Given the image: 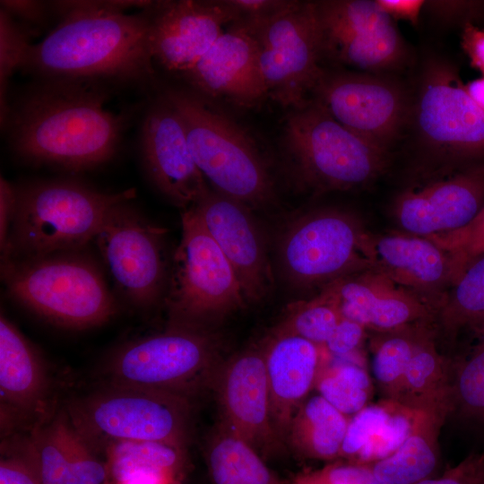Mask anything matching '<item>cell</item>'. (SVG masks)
Masks as SVG:
<instances>
[{
  "label": "cell",
  "mask_w": 484,
  "mask_h": 484,
  "mask_svg": "<svg viewBox=\"0 0 484 484\" xmlns=\"http://www.w3.org/2000/svg\"><path fill=\"white\" fill-rule=\"evenodd\" d=\"M102 455L112 484L140 473L159 474L181 484L188 466L187 448L163 442H117Z\"/></svg>",
  "instance_id": "4dcf8cb0"
},
{
  "label": "cell",
  "mask_w": 484,
  "mask_h": 484,
  "mask_svg": "<svg viewBox=\"0 0 484 484\" xmlns=\"http://www.w3.org/2000/svg\"><path fill=\"white\" fill-rule=\"evenodd\" d=\"M17 187L4 177L0 178V245L3 252L6 246L10 229L14 218Z\"/></svg>",
  "instance_id": "bcb514c9"
},
{
  "label": "cell",
  "mask_w": 484,
  "mask_h": 484,
  "mask_svg": "<svg viewBox=\"0 0 484 484\" xmlns=\"http://www.w3.org/2000/svg\"><path fill=\"white\" fill-rule=\"evenodd\" d=\"M395 75L325 69L310 99L389 154L403 138L411 107V87Z\"/></svg>",
  "instance_id": "7c38bea8"
},
{
  "label": "cell",
  "mask_w": 484,
  "mask_h": 484,
  "mask_svg": "<svg viewBox=\"0 0 484 484\" xmlns=\"http://www.w3.org/2000/svg\"><path fill=\"white\" fill-rule=\"evenodd\" d=\"M212 484H288L245 439L220 421L205 445Z\"/></svg>",
  "instance_id": "f546056e"
},
{
  "label": "cell",
  "mask_w": 484,
  "mask_h": 484,
  "mask_svg": "<svg viewBox=\"0 0 484 484\" xmlns=\"http://www.w3.org/2000/svg\"><path fill=\"white\" fill-rule=\"evenodd\" d=\"M34 30L0 10V110L1 125H6L10 104L8 85L13 73L22 68L32 46Z\"/></svg>",
  "instance_id": "d590c367"
},
{
  "label": "cell",
  "mask_w": 484,
  "mask_h": 484,
  "mask_svg": "<svg viewBox=\"0 0 484 484\" xmlns=\"http://www.w3.org/2000/svg\"><path fill=\"white\" fill-rule=\"evenodd\" d=\"M404 136L418 157L413 178L484 164V112L442 56L430 55L419 67Z\"/></svg>",
  "instance_id": "3957f363"
},
{
  "label": "cell",
  "mask_w": 484,
  "mask_h": 484,
  "mask_svg": "<svg viewBox=\"0 0 484 484\" xmlns=\"http://www.w3.org/2000/svg\"><path fill=\"white\" fill-rule=\"evenodd\" d=\"M315 5L324 57L373 73L396 74L408 65L407 43L376 0H327Z\"/></svg>",
  "instance_id": "5bb4252c"
},
{
  "label": "cell",
  "mask_w": 484,
  "mask_h": 484,
  "mask_svg": "<svg viewBox=\"0 0 484 484\" xmlns=\"http://www.w3.org/2000/svg\"><path fill=\"white\" fill-rule=\"evenodd\" d=\"M134 194L133 188L108 193L74 180H45L17 187L2 262L81 250L95 239L112 209Z\"/></svg>",
  "instance_id": "277c9868"
},
{
  "label": "cell",
  "mask_w": 484,
  "mask_h": 484,
  "mask_svg": "<svg viewBox=\"0 0 484 484\" xmlns=\"http://www.w3.org/2000/svg\"><path fill=\"white\" fill-rule=\"evenodd\" d=\"M315 389L334 408L351 417L367 405L372 382L360 365L327 361L318 375Z\"/></svg>",
  "instance_id": "d6a6232c"
},
{
  "label": "cell",
  "mask_w": 484,
  "mask_h": 484,
  "mask_svg": "<svg viewBox=\"0 0 484 484\" xmlns=\"http://www.w3.org/2000/svg\"><path fill=\"white\" fill-rule=\"evenodd\" d=\"M0 407L2 437L30 433L51 419L58 409L45 359L3 314Z\"/></svg>",
  "instance_id": "e0dca14e"
},
{
  "label": "cell",
  "mask_w": 484,
  "mask_h": 484,
  "mask_svg": "<svg viewBox=\"0 0 484 484\" xmlns=\"http://www.w3.org/2000/svg\"><path fill=\"white\" fill-rule=\"evenodd\" d=\"M393 400L386 399L367 404L350 417L340 459L361 463L372 443L378 436L393 406Z\"/></svg>",
  "instance_id": "74e56055"
},
{
  "label": "cell",
  "mask_w": 484,
  "mask_h": 484,
  "mask_svg": "<svg viewBox=\"0 0 484 484\" xmlns=\"http://www.w3.org/2000/svg\"><path fill=\"white\" fill-rule=\"evenodd\" d=\"M140 143L149 178L174 204L186 210L210 189L193 158L178 113L161 93L143 115Z\"/></svg>",
  "instance_id": "ffe728a7"
},
{
  "label": "cell",
  "mask_w": 484,
  "mask_h": 484,
  "mask_svg": "<svg viewBox=\"0 0 484 484\" xmlns=\"http://www.w3.org/2000/svg\"><path fill=\"white\" fill-rule=\"evenodd\" d=\"M239 21L255 39L268 97L290 110L309 101L325 70L315 2L292 1L268 18Z\"/></svg>",
  "instance_id": "8fae6325"
},
{
  "label": "cell",
  "mask_w": 484,
  "mask_h": 484,
  "mask_svg": "<svg viewBox=\"0 0 484 484\" xmlns=\"http://www.w3.org/2000/svg\"><path fill=\"white\" fill-rule=\"evenodd\" d=\"M182 77L194 92L238 107H254L268 97L255 39L241 21L230 25Z\"/></svg>",
  "instance_id": "603a6c76"
},
{
  "label": "cell",
  "mask_w": 484,
  "mask_h": 484,
  "mask_svg": "<svg viewBox=\"0 0 484 484\" xmlns=\"http://www.w3.org/2000/svg\"><path fill=\"white\" fill-rule=\"evenodd\" d=\"M290 111L282 141L304 186L317 192L359 189L386 169L389 154L340 124L316 101Z\"/></svg>",
  "instance_id": "9c48e42d"
},
{
  "label": "cell",
  "mask_w": 484,
  "mask_h": 484,
  "mask_svg": "<svg viewBox=\"0 0 484 484\" xmlns=\"http://www.w3.org/2000/svg\"><path fill=\"white\" fill-rule=\"evenodd\" d=\"M2 439L0 484H42L27 434H15Z\"/></svg>",
  "instance_id": "ab89813d"
},
{
  "label": "cell",
  "mask_w": 484,
  "mask_h": 484,
  "mask_svg": "<svg viewBox=\"0 0 484 484\" xmlns=\"http://www.w3.org/2000/svg\"><path fill=\"white\" fill-rule=\"evenodd\" d=\"M230 2L238 12L239 20L259 21L276 14L289 6L292 1L230 0Z\"/></svg>",
  "instance_id": "f6af8a7d"
},
{
  "label": "cell",
  "mask_w": 484,
  "mask_h": 484,
  "mask_svg": "<svg viewBox=\"0 0 484 484\" xmlns=\"http://www.w3.org/2000/svg\"><path fill=\"white\" fill-rule=\"evenodd\" d=\"M349 419L318 393L308 396L290 422L286 445L305 460H338Z\"/></svg>",
  "instance_id": "83f0119b"
},
{
  "label": "cell",
  "mask_w": 484,
  "mask_h": 484,
  "mask_svg": "<svg viewBox=\"0 0 484 484\" xmlns=\"http://www.w3.org/2000/svg\"><path fill=\"white\" fill-rule=\"evenodd\" d=\"M1 9L34 30L45 22L51 11L49 2L35 0H2Z\"/></svg>",
  "instance_id": "ee69618b"
},
{
  "label": "cell",
  "mask_w": 484,
  "mask_h": 484,
  "mask_svg": "<svg viewBox=\"0 0 484 484\" xmlns=\"http://www.w3.org/2000/svg\"><path fill=\"white\" fill-rule=\"evenodd\" d=\"M341 317L377 333L431 323L435 311L414 293L381 272L368 269L323 286Z\"/></svg>",
  "instance_id": "cb8c5ba5"
},
{
  "label": "cell",
  "mask_w": 484,
  "mask_h": 484,
  "mask_svg": "<svg viewBox=\"0 0 484 484\" xmlns=\"http://www.w3.org/2000/svg\"><path fill=\"white\" fill-rule=\"evenodd\" d=\"M212 330L167 325L117 347L99 369V383L172 393L193 400L212 389L222 364Z\"/></svg>",
  "instance_id": "ba28073f"
},
{
  "label": "cell",
  "mask_w": 484,
  "mask_h": 484,
  "mask_svg": "<svg viewBox=\"0 0 484 484\" xmlns=\"http://www.w3.org/2000/svg\"><path fill=\"white\" fill-rule=\"evenodd\" d=\"M464 329L478 341H484V313L471 320Z\"/></svg>",
  "instance_id": "816d5d0a"
},
{
  "label": "cell",
  "mask_w": 484,
  "mask_h": 484,
  "mask_svg": "<svg viewBox=\"0 0 484 484\" xmlns=\"http://www.w3.org/2000/svg\"><path fill=\"white\" fill-rule=\"evenodd\" d=\"M212 389L221 423L248 442L264 459L284 451L286 445L272 419L262 347H250L223 361Z\"/></svg>",
  "instance_id": "d6986e66"
},
{
  "label": "cell",
  "mask_w": 484,
  "mask_h": 484,
  "mask_svg": "<svg viewBox=\"0 0 484 484\" xmlns=\"http://www.w3.org/2000/svg\"><path fill=\"white\" fill-rule=\"evenodd\" d=\"M426 238L437 244L451 257L455 283L466 267L484 254V207L465 227Z\"/></svg>",
  "instance_id": "f35d334b"
},
{
  "label": "cell",
  "mask_w": 484,
  "mask_h": 484,
  "mask_svg": "<svg viewBox=\"0 0 484 484\" xmlns=\"http://www.w3.org/2000/svg\"><path fill=\"white\" fill-rule=\"evenodd\" d=\"M193 206L233 267L247 303L261 301L270 292L273 278L250 208L212 188Z\"/></svg>",
  "instance_id": "44dd1931"
},
{
  "label": "cell",
  "mask_w": 484,
  "mask_h": 484,
  "mask_svg": "<svg viewBox=\"0 0 484 484\" xmlns=\"http://www.w3.org/2000/svg\"><path fill=\"white\" fill-rule=\"evenodd\" d=\"M451 384V374L436 350L429 327L418 342L395 401L446 417L453 410Z\"/></svg>",
  "instance_id": "f1b7e54d"
},
{
  "label": "cell",
  "mask_w": 484,
  "mask_h": 484,
  "mask_svg": "<svg viewBox=\"0 0 484 484\" xmlns=\"http://www.w3.org/2000/svg\"><path fill=\"white\" fill-rule=\"evenodd\" d=\"M161 94L178 113L193 158L215 191L250 209L272 202L268 169L240 125L191 89L166 87Z\"/></svg>",
  "instance_id": "5b68a950"
},
{
  "label": "cell",
  "mask_w": 484,
  "mask_h": 484,
  "mask_svg": "<svg viewBox=\"0 0 484 484\" xmlns=\"http://www.w3.org/2000/svg\"><path fill=\"white\" fill-rule=\"evenodd\" d=\"M453 410L464 417L484 419V341L473 347L452 376Z\"/></svg>",
  "instance_id": "8d00e7d4"
},
{
  "label": "cell",
  "mask_w": 484,
  "mask_h": 484,
  "mask_svg": "<svg viewBox=\"0 0 484 484\" xmlns=\"http://www.w3.org/2000/svg\"><path fill=\"white\" fill-rule=\"evenodd\" d=\"M391 207L402 232L431 237L460 229L484 207V164L413 178Z\"/></svg>",
  "instance_id": "2e32d148"
},
{
  "label": "cell",
  "mask_w": 484,
  "mask_h": 484,
  "mask_svg": "<svg viewBox=\"0 0 484 484\" xmlns=\"http://www.w3.org/2000/svg\"><path fill=\"white\" fill-rule=\"evenodd\" d=\"M464 86L471 99L484 112V77L472 80Z\"/></svg>",
  "instance_id": "f907efd6"
},
{
  "label": "cell",
  "mask_w": 484,
  "mask_h": 484,
  "mask_svg": "<svg viewBox=\"0 0 484 484\" xmlns=\"http://www.w3.org/2000/svg\"><path fill=\"white\" fill-rule=\"evenodd\" d=\"M193 400L164 391L99 383L63 408L76 430L100 454L117 442H163L187 448Z\"/></svg>",
  "instance_id": "8992f818"
},
{
  "label": "cell",
  "mask_w": 484,
  "mask_h": 484,
  "mask_svg": "<svg viewBox=\"0 0 484 484\" xmlns=\"http://www.w3.org/2000/svg\"><path fill=\"white\" fill-rule=\"evenodd\" d=\"M416 484H484V452L471 454L443 475Z\"/></svg>",
  "instance_id": "b9f144b4"
},
{
  "label": "cell",
  "mask_w": 484,
  "mask_h": 484,
  "mask_svg": "<svg viewBox=\"0 0 484 484\" xmlns=\"http://www.w3.org/2000/svg\"><path fill=\"white\" fill-rule=\"evenodd\" d=\"M365 330L360 324L341 317L324 347L330 355L339 358L348 356L361 344Z\"/></svg>",
  "instance_id": "7bdbcfd3"
},
{
  "label": "cell",
  "mask_w": 484,
  "mask_h": 484,
  "mask_svg": "<svg viewBox=\"0 0 484 484\" xmlns=\"http://www.w3.org/2000/svg\"><path fill=\"white\" fill-rule=\"evenodd\" d=\"M382 9L393 20H403L418 25L420 13L425 6L422 0H376Z\"/></svg>",
  "instance_id": "681fc988"
},
{
  "label": "cell",
  "mask_w": 484,
  "mask_h": 484,
  "mask_svg": "<svg viewBox=\"0 0 484 484\" xmlns=\"http://www.w3.org/2000/svg\"><path fill=\"white\" fill-rule=\"evenodd\" d=\"M482 6L475 1H425V8L442 21H454L476 13Z\"/></svg>",
  "instance_id": "c3c4849f"
},
{
  "label": "cell",
  "mask_w": 484,
  "mask_h": 484,
  "mask_svg": "<svg viewBox=\"0 0 484 484\" xmlns=\"http://www.w3.org/2000/svg\"><path fill=\"white\" fill-rule=\"evenodd\" d=\"M484 313V254L474 259L449 290L437 313L448 337L456 335Z\"/></svg>",
  "instance_id": "836d02e7"
},
{
  "label": "cell",
  "mask_w": 484,
  "mask_h": 484,
  "mask_svg": "<svg viewBox=\"0 0 484 484\" xmlns=\"http://www.w3.org/2000/svg\"><path fill=\"white\" fill-rule=\"evenodd\" d=\"M261 347L272 423L286 445L290 422L315 389L318 375L328 361L327 351L324 346L276 329L272 330Z\"/></svg>",
  "instance_id": "d4e9b609"
},
{
  "label": "cell",
  "mask_w": 484,
  "mask_h": 484,
  "mask_svg": "<svg viewBox=\"0 0 484 484\" xmlns=\"http://www.w3.org/2000/svg\"><path fill=\"white\" fill-rule=\"evenodd\" d=\"M181 227L163 298L167 325L212 330L247 301L233 267L194 206L183 210Z\"/></svg>",
  "instance_id": "30bf717a"
},
{
  "label": "cell",
  "mask_w": 484,
  "mask_h": 484,
  "mask_svg": "<svg viewBox=\"0 0 484 484\" xmlns=\"http://www.w3.org/2000/svg\"><path fill=\"white\" fill-rule=\"evenodd\" d=\"M341 319L336 302L330 293L322 288L317 296L290 305L274 329L324 346Z\"/></svg>",
  "instance_id": "e575fe53"
},
{
  "label": "cell",
  "mask_w": 484,
  "mask_h": 484,
  "mask_svg": "<svg viewBox=\"0 0 484 484\" xmlns=\"http://www.w3.org/2000/svg\"><path fill=\"white\" fill-rule=\"evenodd\" d=\"M429 327L430 323H423L379 333V337L374 341L371 350L372 374L386 399L396 400L418 342Z\"/></svg>",
  "instance_id": "1f68e13d"
},
{
  "label": "cell",
  "mask_w": 484,
  "mask_h": 484,
  "mask_svg": "<svg viewBox=\"0 0 484 484\" xmlns=\"http://www.w3.org/2000/svg\"><path fill=\"white\" fill-rule=\"evenodd\" d=\"M367 234L356 216L341 210L319 209L298 217L280 245L287 279L296 287L309 288L371 269Z\"/></svg>",
  "instance_id": "4fadbf2b"
},
{
  "label": "cell",
  "mask_w": 484,
  "mask_h": 484,
  "mask_svg": "<svg viewBox=\"0 0 484 484\" xmlns=\"http://www.w3.org/2000/svg\"><path fill=\"white\" fill-rule=\"evenodd\" d=\"M445 416L419 410L401 446L389 456L370 463L382 484H416L431 478L439 462L438 433Z\"/></svg>",
  "instance_id": "4316f807"
},
{
  "label": "cell",
  "mask_w": 484,
  "mask_h": 484,
  "mask_svg": "<svg viewBox=\"0 0 484 484\" xmlns=\"http://www.w3.org/2000/svg\"><path fill=\"white\" fill-rule=\"evenodd\" d=\"M149 13L153 62L181 76L240 18L230 0L159 1Z\"/></svg>",
  "instance_id": "ac0fdd59"
},
{
  "label": "cell",
  "mask_w": 484,
  "mask_h": 484,
  "mask_svg": "<svg viewBox=\"0 0 484 484\" xmlns=\"http://www.w3.org/2000/svg\"><path fill=\"white\" fill-rule=\"evenodd\" d=\"M108 83L39 79L14 104L4 127L13 153L34 165L82 171L117 152L130 116L107 105Z\"/></svg>",
  "instance_id": "7a4b0ae2"
},
{
  "label": "cell",
  "mask_w": 484,
  "mask_h": 484,
  "mask_svg": "<svg viewBox=\"0 0 484 484\" xmlns=\"http://www.w3.org/2000/svg\"><path fill=\"white\" fill-rule=\"evenodd\" d=\"M27 436L42 484H112L106 459L76 430L63 407Z\"/></svg>",
  "instance_id": "484cf974"
},
{
  "label": "cell",
  "mask_w": 484,
  "mask_h": 484,
  "mask_svg": "<svg viewBox=\"0 0 484 484\" xmlns=\"http://www.w3.org/2000/svg\"><path fill=\"white\" fill-rule=\"evenodd\" d=\"M461 45L471 67L479 70L484 77V30L471 22H466L462 31Z\"/></svg>",
  "instance_id": "7dc6e473"
},
{
  "label": "cell",
  "mask_w": 484,
  "mask_h": 484,
  "mask_svg": "<svg viewBox=\"0 0 484 484\" xmlns=\"http://www.w3.org/2000/svg\"><path fill=\"white\" fill-rule=\"evenodd\" d=\"M288 484H382L369 464L338 459L319 468H304Z\"/></svg>",
  "instance_id": "60d3db41"
},
{
  "label": "cell",
  "mask_w": 484,
  "mask_h": 484,
  "mask_svg": "<svg viewBox=\"0 0 484 484\" xmlns=\"http://www.w3.org/2000/svg\"><path fill=\"white\" fill-rule=\"evenodd\" d=\"M131 201L112 209L94 240L121 295L148 309L164 298L168 286L165 229L148 222Z\"/></svg>",
  "instance_id": "9a60e30c"
},
{
  "label": "cell",
  "mask_w": 484,
  "mask_h": 484,
  "mask_svg": "<svg viewBox=\"0 0 484 484\" xmlns=\"http://www.w3.org/2000/svg\"><path fill=\"white\" fill-rule=\"evenodd\" d=\"M2 276L14 299L61 327L99 326L117 310L102 272L81 250L3 261Z\"/></svg>",
  "instance_id": "52a82bcc"
},
{
  "label": "cell",
  "mask_w": 484,
  "mask_h": 484,
  "mask_svg": "<svg viewBox=\"0 0 484 484\" xmlns=\"http://www.w3.org/2000/svg\"><path fill=\"white\" fill-rule=\"evenodd\" d=\"M153 1H54L60 22L32 45L24 71L39 79L141 84L155 80L150 48Z\"/></svg>",
  "instance_id": "6da1fadb"
},
{
  "label": "cell",
  "mask_w": 484,
  "mask_h": 484,
  "mask_svg": "<svg viewBox=\"0 0 484 484\" xmlns=\"http://www.w3.org/2000/svg\"><path fill=\"white\" fill-rule=\"evenodd\" d=\"M365 252L371 269L414 293L437 315L454 283L452 260L443 248L402 231L367 232Z\"/></svg>",
  "instance_id": "7402d4cb"
}]
</instances>
